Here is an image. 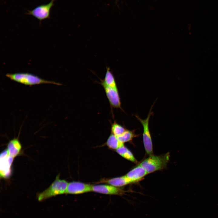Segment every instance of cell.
Returning a JSON list of instances; mask_svg holds the SVG:
<instances>
[{
    "label": "cell",
    "instance_id": "4fadbf2b",
    "mask_svg": "<svg viewBox=\"0 0 218 218\" xmlns=\"http://www.w3.org/2000/svg\"><path fill=\"white\" fill-rule=\"evenodd\" d=\"M101 80L107 86L115 89H118L114 77L109 67H106L104 78V80Z\"/></svg>",
    "mask_w": 218,
    "mask_h": 218
},
{
    "label": "cell",
    "instance_id": "9a60e30c",
    "mask_svg": "<svg viewBox=\"0 0 218 218\" xmlns=\"http://www.w3.org/2000/svg\"><path fill=\"white\" fill-rule=\"evenodd\" d=\"M105 144L109 148L116 150L124 146V143L121 142L116 136L111 133L109 137Z\"/></svg>",
    "mask_w": 218,
    "mask_h": 218
},
{
    "label": "cell",
    "instance_id": "52a82bcc",
    "mask_svg": "<svg viewBox=\"0 0 218 218\" xmlns=\"http://www.w3.org/2000/svg\"><path fill=\"white\" fill-rule=\"evenodd\" d=\"M100 84L104 88L111 106L112 107L122 110L118 89H115L107 86L101 80Z\"/></svg>",
    "mask_w": 218,
    "mask_h": 218
},
{
    "label": "cell",
    "instance_id": "6da1fadb",
    "mask_svg": "<svg viewBox=\"0 0 218 218\" xmlns=\"http://www.w3.org/2000/svg\"><path fill=\"white\" fill-rule=\"evenodd\" d=\"M5 76L10 80L25 85L32 86L41 84H62L53 81L43 79L37 75L28 72L7 73Z\"/></svg>",
    "mask_w": 218,
    "mask_h": 218
},
{
    "label": "cell",
    "instance_id": "e0dca14e",
    "mask_svg": "<svg viewBox=\"0 0 218 218\" xmlns=\"http://www.w3.org/2000/svg\"><path fill=\"white\" fill-rule=\"evenodd\" d=\"M123 126L117 123L115 121L111 124V133L116 137L121 135L126 130Z\"/></svg>",
    "mask_w": 218,
    "mask_h": 218
},
{
    "label": "cell",
    "instance_id": "5b68a950",
    "mask_svg": "<svg viewBox=\"0 0 218 218\" xmlns=\"http://www.w3.org/2000/svg\"><path fill=\"white\" fill-rule=\"evenodd\" d=\"M55 0H51L48 3L41 5L35 7L32 10H27V12L25 14L31 15L39 21L40 25L42 21L47 19L50 18V11L54 5Z\"/></svg>",
    "mask_w": 218,
    "mask_h": 218
},
{
    "label": "cell",
    "instance_id": "5bb4252c",
    "mask_svg": "<svg viewBox=\"0 0 218 218\" xmlns=\"http://www.w3.org/2000/svg\"><path fill=\"white\" fill-rule=\"evenodd\" d=\"M116 151L125 159L136 164L137 163V161L132 152L124 146L117 149Z\"/></svg>",
    "mask_w": 218,
    "mask_h": 218
},
{
    "label": "cell",
    "instance_id": "30bf717a",
    "mask_svg": "<svg viewBox=\"0 0 218 218\" xmlns=\"http://www.w3.org/2000/svg\"><path fill=\"white\" fill-rule=\"evenodd\" d=\"M148 173L140 164L135 167L125 175L133 183L139 181L145 177Z\"/></svg>",
    "mask_w": 218,
    "mask_h": 218
},
{
    "label": "cell",
    "instance_id": "2e32d148",
    "mask_svg": "<svg viewBox=\"0 0 218 218\" xmlns=\"http://www.w3.org/2000/svg\"><path fill=\"white\" fill-rule=\"evenodd\" d=\"M138 135L135 134L134 130H131L126 129L122 134L117 137L121 142L124 143L132 140L134 137Z\"/></svg>",
    "mask_w": 218,
    "mask_h": 218
},
{
    "label": "cell",
    "instance_id": "ba28073f",
    "mask_svg": "<svg viewBox=\"0 0 218 218\" xmlns=\"http://www.w3.org/2000/svg\"><path fill=\"white\" fill-rule=\"evenodd\" d=\"M92 186L81 182H71L68 183L65 193L77 194L92 191Z\"/></svg>",
    "mask_w": 218,
    "mask_h": 218
},
{
    "label": "cell",
    "instance_id": "8992f818",
    "mask_svg": "<svg viewBox=\"0 0 218 218\" xmlns=\"http://www.w3.org/2000/svg\"><path fill=\"white\" fill-rule=\"evenodd\" d=\"M14 158L8 154L7 150L2 151L0 154L1 177L7 179L9 177L11 173V167Z\"/></svg>",
    "mask_w": 218,
    "mask_h": 218
},
{
    "label": "cell",
    "instance_id": "3957f363",
    "mask_svg": "<svg viewBox=\"0 0 218 218\" xmlns=\"http://www.w3.org/2000/svg\"><path fill=\"white\" fill-rule=\"evenodd\" d=\"M59 174L49 187L42 192L37 194L38 200L41 201L56 195L65 193L68 183L66 180H61Z\"/></svg>",
    "mask_w": 218,
    "mask_h": 218
},
{
    "label": "cell",
    "instance_id": "7c38bea8",
    "mask_svg": "<svg viewBox=\"0 0 218 218\" xmlns=\"http://www.w3.org/2000/svg\"><path fill=\"white\" fill-rule=\"evenodd\" d=\"M101 182L119 187L133 183L132 181L125 175L121 177L104 180Z\"/></svg>",
    "mask_w": 218,
    "mask_h": 218
},
{
    "label": "cell",
    "instance_id": "9c48e42d",
    "mask_svg": "<svg viewBox=\"0 0 218 218\" xmlns=\"http://www.w3.org/2000/svg\"><path fill=\"white\" fill-rule=\"evenodd\" d=\"M92 191L102 194L122 196L126 191L111 185L99 184L93 185Z\"/></svg>",
    "mask_w": 218,
    "mask_h": 218
},
{
    "label": "cell",
    "instance_id": "277c9868",
    "mask_svg": "<svg viewBox=\"0 0 218 218\" xmlns=\"http://www.w3.org/2000/svg\"><path fill=\"white\" fill-rule=\"evenodd\" d=\"M154 103L151 106L147 116L146 119H142L138 116L134 115L142 124L143 127V139L144 145L147 153L150 155L153 153V147L152 140L149 129V121L153 112L151 111Z\"/></svg>",
    "mask_w": 218,
    "mask_h": 218
},
{
    "label": "cell",
    "instance_id": "7a4b0ae2",
    "mask_svg": "<svg viewBox=\"0 0 218 218\" xmlns=\"http://www.w3.org/2000/svg\"><path fill=\"white\" fill-rule=\"evenodd\" d=\"M170 157L169 153L158 156L150 155L140 164L149 174L165 169L169 162Z\"/></svg>",
    "mask_w": 218,
    "mask_h": 218
},
{
    "label": "cell",
    "instance_id": "8fae6325",
    "mask_svg": "<svg viewBox=\"0 0 218 218\" xmlns=\"http://www.w3.org/2000/svg\"><path fill=\"white\" fill-rule=\"evenodd\" d=\"M22 145L18 138L10 140L7 144V151L9 154L14 158L19 154Z\"/></svg>",
    "mask_w": 218,
    "mask_h": 218
}]
</instances>
